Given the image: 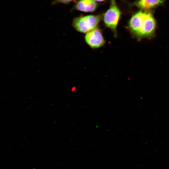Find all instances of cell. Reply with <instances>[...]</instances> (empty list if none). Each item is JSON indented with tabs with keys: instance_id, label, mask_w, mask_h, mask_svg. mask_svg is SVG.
<instances>
[{
	"instance_id": "1",
	"label": "cell",
	"mask_w": 169,
	"mask_h": 169,
	"mask_svg": "<svg viewBox=\"0 0 169 169\" xmlns=\"http://www.w3.org/2000/svg\"><path fill=\"white\" fill-rule=\"evenodd\" d=\"M156 25L152 13L142 10L133 14L128 24L131 32L139 38L152 36L155 32Z\"/></svg>"
},
{
	"instance_id": "2",
	"label": "cell",
	"mask_w": 169,
	"mask_h": 169,
	"mask_svg": "<svg viewBox=\"0 0 169 169\" xmlns=\"http://www.w3.org/2000/svg\"><path fill=\"white\" fill-rule=\"evenodd\" d=\"M101 19L100 15L80 16L73 19L72 25L77 31L87 33L97 28Z\"/></svg>"
},
{
	"instance_id": "3",
	"label": "cell",
	"mask_w": 169,
	"mask_h": 169,
	"mask_svg": "<svg viewBox=\"0 0 169 169\" xmlns=\"http://www.w3.org/2000/svg\"><path fill=\"white\" fill-rule=\"evenodd\" d=\"M110 1L109 7L103 15V19L105 26L110 29L115 35L121 12L116 0H110Z\"/></svg>"
},
{
	"instance_id": "4",
	"label": "cell",
	"mask_w": 169,
	"mask_h": 169,
	"mask_svg": "<svg viewBox=\"0 0 169 169\" xmlns=\"http://www.w3.org/2000/svg\"><path fill=\"white\" fill-rule=\"evenodd\" d=\"M84 39L86 43L93 49L100 47L105 43L101 31L97 28L86 33Z\"/></svg>"
},
{
	"instance_id": "5",
	"label": "cell",
	"mask_w": 169,
	"mask_h": 169,
	"mask_svg": "<svg viewBox=\"0 0 169 169\" xmlns=\"http://www.w3.org/2000/svg\"><path fill=\"white\" fill-rule=\"evenodd\" d=\"M98 6L94 0H78L74 4L73 9L86 13L94 12Z\"/></svg>"
},
{
	"instance_id": "6",
	"label": "cell",
	"mask_w": 169,
	"mask_h": 169,
	"mask_svg": "<svg viewBox=\"0 0 169 169\" xmlns=\"http://www.w3.org/2000/svg\"><path fill=\"white\" fill-rule=\"evenodd\" d=\"M165 0H138L132 5L142 9H148L162 4Z\"/></svg>"
},
{
	"instance_id": "7",
	"label": "cell",
	"mask_w": 169,
	"mask_h": 169,
	"mask_svg": "<svg viewBox=\"0 0 169 169\" xmlns=\"http://www.w3.org/2000/svg\"><path fill=\"white\" fill-rule=\"evenodd\" d=\"M73 0H54L51 3L52 5H54L59 4H69Z\"/></svg>"
},
{
	"instance_id": "8",
	"label": "cell",
	"mask_w": 169,
	"mask_h": 169,
	"mask_svg": "<svg viewBox=\"0 0 169 169\" xmlns=\"http://www.w3.org/2000/svg\"><path fill=\"white\" fill-rule=\"evenodd\" d=\"M96 2H102L104 1L105 0H94Z\"/></svg>"
}]
</instances>
